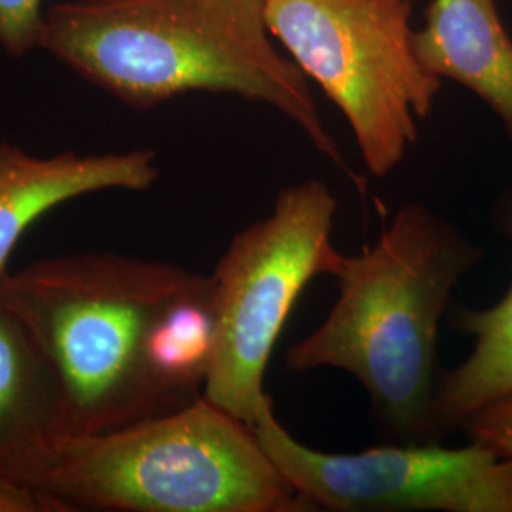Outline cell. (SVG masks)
Masks as SVG:
<instances>
[{
  "label": "cell",
  "instance_id": "obj_1",
  "mask_svg": "<svg viewBox=\"0 0 512 512\" xmlns=\"http://www.w3.org/2000/svg\"><path fill=\"white\" fill-rule=\"evenodd\" d=\"M54 372L67 435L179 410L203 395L213 349V277L167 260L76 253L0 275Z\"/></svg>",
  "mask_w": 512,
  "mask_h": 512
},
{
  "label": "cell",
  "instance_id": "obj_2",
  "mask_svg": "<svg viewBox=\"0 0 512 512\" xmlns=\"http://www.w3.org/2000/svg\"><path fill=\"white\" fill-rule=\"evenodd\" d=\"M266 10L268 0H69L46 10L40 48L131 109L196 92L264 103L363 190Z\"/></svg>",
  "mask_w": 512,
  "mask_h": 512
},
{
  "label": "cell",
  "instance_id": "obj_3",
  "mask_svg": "<svg viewBox=\"0 0 512 512\" xmlns=\"http://www.w3.org/2000/svg\"><path fill=\"white\" fill-rule=\"evenodd\" d=\"M482 258V245L456 222L425 203H404L372 245L344 255L334 306L287 349L285 365L348 372L385 433L404 442L439 440L440 323L459 281Z\"/></svg>",
  "mask_w": 512,
  "mask_h": 512
},
{
  "label": "cell",
  "instance_id": "obj_4",
  "mask_svg": "<svg viewBox=\"0 0 512 512\" xmlns=\"http://www.w3.org/2000/svg\"><path fill=\"white\" fill-rule=\"evenodd\" d=\"M63 512H310L255 429L205 397L92 435H63L23 475Z\"/></svg>",
  "mask_w": 512,
  "mask_h": 512
},
{
  "label": "cell",
  "instance_id": "obj_5",
  "mask_svg": "<svg viewBox=\"0 0 512 512\" xmlns=\"http://www.w3.org/2000/svg\"><path fill=\"white\" fill-rule=\"evenodd\" d=\"M412 0H268L270 33L344 114L370 175L393 173L442 78L416 54Z\"/></svg>",
  "mask_w": 512,
  "mask_h": 512
},
{
  "label": "cell",
  "instance_id": "obj_6",
  "mask_svg": "<svg viewBox=\"0 0 512 512\" xmlns=\"http://www.w3.org/2000/svg\"><path fill=\"white\" fill-rule=\"evenodd\" d=\"M338 202L323 181L283 188L272 213L230 241L213 277V349L203 397L253 427L281 330L315 277L338 274Z\"/></svg>",
  "mask_w": 512,
  "mask_h": 512
},
{
  "label": "cell",
  "instance_id": "obj_7",
  "mask_svg": "<svg viewBox=\"0 0 512 512\" xmlns=\"http://www.w3.org/2000/svg\"><path fill=\"white\" fill-rule=\"evenodd\" d=\"M253 429L313 511L512 512V458L478 440L459 448L427 440L334 454L296 439L277 418L272 397Z\"/></svg>",
  "mask_w": 512,
  "mask_h": 512
},
{
  "label": "cell",
  "instance_id": "obj_8",
  "mask_svg": "<svg viewBox=\"0 0 512 512\" xmlns=\"http://www.w3.org/2000/svg\"><path fill=\"white\" fill-rule=\"evenodd\" d=\"M160 179L154 150L37 156L0 141V275L21 236L57 205L105 190L145 192Z\"/></svg>",
  "mask_w": 512,
  "mask_h": 512
},
{
  "label": "cell",
  "instance_id": "obj_9",
  "mask_svg": "<svg viewBox=\"0 0 512 512\" xmlns=\"http://www.w3.org/2000/svg\"><path fill=\"white\" fill-rule=\"evenodd\" d=\"M414 46L431 73L482 99L512 141V38L495 0H431Z\"/></svg>",
  "mask_w": 512,
  "mask_h": 512
},
{
  "label": "cell",
  "instance_id": "obj_10",
  "mask_svg": "<svg viewBox=\"0 0 512 512\" xmlns=\"http://www.w3.org/2000/svg\"><path fill=\"white\" fill-rule=\"evenodd\" d=\"M63 435L65 406L54 372L0 294V478L21 484Z\"/></svg>",
  "mask_w": 512,
  "mask_h": 512
},
{
  "label": "cell",
  "instance_id": "obj_11",
  "mask_svg": "<svg viewBox=\"0 0 512 512\" xmlns=\"http://www.w3.org/2000/svg\"><path fill=\"white\" fill-rule=\"evenodd\" d=\"M501 232L512 243V194L497 207ZM454 327L473 338L469 355L440 376L435 423L440 437L459 429L476 410L512 395V281L499 302L463 308Z\"/></svg>",
  "mask_w": 512,
  "mask_h": 512
},
{
  "label": "cell",
  "instance_id": "obj_12",
  "mask_svg": "<svg viewBox=\"0 0 512 512\" xmlns=\"http://www.w3.org/2000/svg\"><path fill=\"white\" fill-rule=\"evenodd\" d=\"M44 18V0H0L2 50L21 57L40 48Z\"/></svg>",
  "mask_w": 512,
  "mask_h": 512
},
{
  "label": "cell",
  "instance_id": "obj_13",
  "mask_svg": "<svg viewBox=\"0 0 512 512\" xmlns=\"http://www.w3.org/2000/svg\"><path fill=\"white\" fill-rule=\"evenodd\" d=\"M459 429L469 440H478L501 456L512 458V395L482 406Z\"/></svg>",
  "mask_w": 512,
  "mask_h": 512
},
{
  "label": "cell",
  "instance_id": "obj_14",
  "mask_svg": "<svg viewBox=\"0 0 512 512\" xmlns=\"http://www.w3.org/2000/svg\"><path fill=\"white\" fill-rule=\"evenodd\" d=\"M0 512H63L48 495L14 480L0 478Z\"/></svg>",
  "mask_w": 512,
  "mask_h": 512
}]
</instances>
